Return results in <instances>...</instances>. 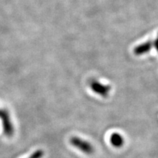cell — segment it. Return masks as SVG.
<instances>
[{
    "instance_id": "5b68a950",
    "label": "cell",
    "mask_w": 158,
    "mask_h": 158,
    "mask_svg": "<svg viewBox=\"0 0 158 158\" xmlns=\"http://www.w3.org/2000/svg\"><path fill=\"white\" fill-rule=\"evenodd\" d=\"M152 42H146L142 43V44L138 45L136 48L134 49V52L136 55H143L144 54H147V52H149L150 49L152 48Z\"/></svg>"
},
{
    "instance_id": "52a82bcc",
    "label": "cell",
    "mask_w": 158,
    "mask_h": 158,
    "mask_svg": "<svg viewBox=\"0 0 158 158\" xmlns=\"http://www.w3.org/2000/svg\"><path fill=\"white\" fill-rule=\"evenodd\" d=\"M155 46L156 49H157V51H158V36H157V38L156 39L155 42Z\"/></svg>"
},
{
    "instance_id": "6da1fadb",
    "label": "cell",
    "mask_w": 158,
    "mask_h": 158,
    "mask_svg": "<svg viewBox=\"0 0 158 158\" xmlns=\"http://www.w3.org/2000/svg\"><path fill=\"white\" fill-rule=\"evenodd\" d=\"M0 119L3 127V133L8 138L13 137L14 134V126L10 119L8 110L5 108H0Z\"/></svg>"
},
{
    "instance_id": "277c9868",
    "label": "cell",
    "mask_w": 158,
    "mask_h": 158,
    "mask_svg": "<svg viewBox=\"0 0 158 158\" xmlns=\"http://www.w3.org/2000/svg\"><path fill=\"white\" fill-rule=\"evenodd\" d=\"M110 142L112 144V146L115 148H121L124 143V139L121 134L114 133L110 135Z\"/></svg>"
},
{
    "instance_id": "7a4b0ae2",
    "label": "cell",
    "mask_w": 158,
    "mask_h": 158,
    "mask_svg": "<svg viewBox=\"0 0 158 158\" xmlns=\"http://www.w3.org/2000/svg\"><path fill=\"white\" fill-rule=\"evenodd\" d=\"M70 142L75 148L80 150L85 155H90L94 153V149L92 143H90L89 142L86 141V140L83 139V138L77 137V136H73V137L70 138Z\"/></svg>"
},
{
    "instance_id": "3957f363",
    "label": "cell",
    "mask_w": 158,
    "mask_h": 158,
    "mask_svg": "<svg viewBox=\"0 0 158 158\" xmlns=\"http://www.w3.org/2000/svg\"><path fill=\"white\" fill-rule=\"evenodd\" d=\"M89 86L91 89L93 91L94 93L102 97V98H106L109 94L110 91V86H108V85L102 84L100 82H99L98 81H92Z\"/></svg>"
},
{
    "instance_id": "8992f818",
    "label": "cell",
    "mask_w": 158,
    "mask_h": 158,
    "mask_svg": "<svg viewBox=\"0 0 158 158\" xmlns=\"http://www.w3.org/2000/svg\"><path fill=\"white\" fill-rule=\"evenodd\" d=\"M43 156H44V152L41 149H38L34 152L28 158H42Z\"/></svg>"
}]
</instances>
